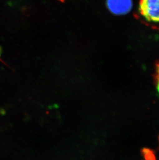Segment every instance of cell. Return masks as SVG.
Segmentation results:
<instances>
[{
  "instance_id": "obj_5",
  "label": "cell",
  "mask_w": 159,
  "mask_h": 160,
  "mask_svg": "<svg viewBox=\"0 0 159 160\" xmlns=\"http://www.w3.org/2000/svg\"><path fill=\"white\" fill-rule=\"evenodd\" d=\"M60 1L63 2L64 0H60Z\"/></svg>"
},
{
  "instance_id": "obj_2",
  "label": "cell",
  "mask_w": 159,
  "mask_h": 160,
  "mask_svg": "<svg viewBox=\"0 0 159 160\" xmlns=\"http://www.w3.org/2000/svg\"><path fill=\"white\" fill-rule=\"evenodd\" d=\"M107 5L113 14L123 15L130 11L132 2V0H107Z\"/></svg>"
},
{
  "instance_id": "obj_1",
  "label": "cell",
  "mask_w": 159,
  "mask_h": 160,
  "mask_svg": "<svg viewBox=\"0 0 159 160\" xmlns=\"http://www.w3.org/2000/svg\"><path fill=\"white\" fill-rule=\"evenodd\" d=\"M139 11L146 20L159 23V0H140Z\"/></svg>"
},
{
  "instance_id": "obj_7",
  "label": "cell",
  "mask_w": 159,
  "mask_h": 160,
  "mask_svg": "<svg viewBox=\"0 0 159 160\" xmlns=\"http://www.w3.org/2000/svg\"></svg>"
},
{
  "instance_id": "obj_6",
  "label": "cell",
  "mask_w": 159,
  "mask_h": 160,
  "mask_svg": "<svg viewBox=\"0 0 159 160\" xmlns=\"http://www.w3.org/2000/svg\"><path fill=\"white\" fill-rule=\"evenodd\" d=\"M0 55H1V49H0Z\"/></svg>"
},
{
  "instance_id": "obj_3",
  "label": "cell",
  "mask_w": 159,
  "mask_h": 160,
  "mask_svg": "<svg viewBox=\"0 0 159 160\" xmlns=\"http://www.w3.org/2000/svg\"><path fill=\"white\" fill-rule=\"evenodd\" d=\"M142 153L145 160H156L155 153L150 149L144 148L142 150Z\"/></svg>"
},
{
  "instance_id": "obj_4",
  "label": "cell",
  "mask_w": 159,
  "mask_h": 160,
  "mask_svg": "<svg viewBox=\"0 0 159 160\" xmlns=\"http://www.w3.org/2000/svg\"><path fill=\"white\" fill-rule=\"evenodd\" d=\"M156 79L157 82V89L159 93V62L157 65Z\"/></svg>"
}]
</instances>
